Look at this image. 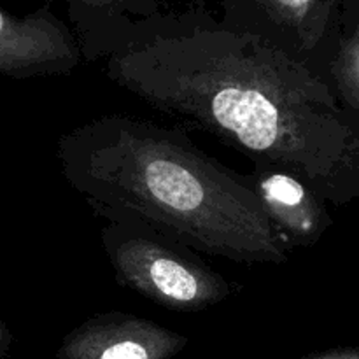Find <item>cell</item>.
<instances>
[{"mask_svg":"<svg viewBox=\"0 0 359 359\" xmlns=\"http://www.w3.org/2000/svg\"><path fill=\"white\" fill-rule=\"evenodd\" d=\"M316 74L332 88L340 105L359 118V21L339 32Z\"/></svg>","mask_w":359,"mask_h":359,"instance_id":"9","label":"cell"},{"mask_svg":"<svg viewBox=\"0 0 359 359\" xmlns=\"http://www.w3.org/2000/svg\"><path fill=\"white\" fill-rule=\"evenodd\" d=\"M55 151L67 184L102 219L245 266L284 265L294 252L248 175L200 149L184 126L111 112L62 133Z\"/></svg>","mask_w":359,"mask_h":359,"instance_id":"2","label":"cell"},{"mask_svg":"<svg viewBox=\"0 0 359 359\" xmlns=\"http://www.w3.org/2000/svg\"><path fill=\"white\" fill-rule=\"evenodd\" d=\"M100 241L116 283L167 311L202 312L242 290L195 251L144 224L107 221Z\"/></svg>","mask_w":359,"mask_h":359,"instance_id":"3","label":"cell"},{"mask_svg":"<svg viewBox=\"0 0 359 359\" xmlns=\"http://www.w3.org/2000/svg\"><path fill=\"white\" fill-rule=\"evenodd\" d=\"M188 337L126 312H104L67 333L60 359H168L184 349Z\"/></svg>","mask_w":359,"mask_h":359,"instance_id":"6","label":"cell"},{"mask_svg":"<svg viewBox=\"0 0 359 359\" xmlns=\"http://www.w3.org/2000/svg\"><path fill=\"white\" fill-rule=\"evenodd\" d=\"M359 21V0H342L340 6V25L339 32L347 30Z\"/></svg>","mask_w":359,"mask_h":359,"instance_id":"10","label":"cell"},{"mask_svg":"<svg viewBox=\"0 0 359 359\" xmlns=\"http://www.w3.org/2000/svg\"><path fill=\"white\" fill-rule=\"evenodd\" d=\"M248 177L270 223L293 251L314 245L332 226L326 200L291 172L256 165Z\"/></svg>","mask_w":359,"mask_h":359,"instance_id":"7","label":"cell"},{"mask_svg":"<svg viewBox=\"0 0 359 359\" xmlns=\"http://www.w3.org/2000/svg\"><path fill=\"white\" fill-rule=\"evenodd\" d=\"M11 342H13V335H11L7 326L4 325V321L0 319V358H2L4 354H7V351H9L11 347Z\"/></svg>","mask_w":359,"mask_h":359,"instance_id":"12","label":"cell"},{"mask_svg":"<svg viewBox=\"0 0 359 359\" xmlns=\"http://www.w3.org/2000/svg\"><path fill=\"white\" fill-rule=\"evenodd\" d=\"M83 60H105L126 48L144 27L172 14V0H65Z\"/></svg>","mask_w":359,"mask_h":359,"instance_id":"8","label":"cell"},{"mask_svg":"<svg viewBox=\"0 0 359 359\" xmlns=\"http://www.w3.org/2000/svg\"><path fill=\"white\" fill-rule=\"evenodd\" d=\"M83 63L76 34L48 6L27 16L0 7V76H67Z\"/></svg>","mask_w":359,"mask_h":359,"instance_id":"5","label":"cell"},{"mask_svg":"<svg viewBox=\"0 0 359 359\" xmlns=\"http://www.w3.org/2000/svg\"><path fill=\"white\" fill-rule=\"evenodd\" d=\"M105 76L154 111L291 172L321 198L359 196V118L321 76L202 9L153 21L105 58Z\"/></svg>","mask_w":359,"mask_h":359,"instance_id":"1","label":"cell"},{"mask_svg":"<svg viewBox=\"0 0 359 359\" xmlns=\"http://www.w3.org/2000/svg\"><path fill=\"white\" fill-rule=\"evenodd\" d=\"M304 359H359V347H337Z\"/></svg>","mask_w":359,"mask_h":359,"instance_id":"11","label":"cell"},{"mask_svg":"<svg viewBox=\"0 0 359 359\" xmlns=\"http://www.w3.org/2000/svg\"><path fill=\"white\" fill-rule=\"evenodd\" d=\"M340 6L342 0H221L219 23L316 72L339 35Z\"/></svg>","mask_w":359,"mask_h":359,"instance_id":"4","label":"cell"}]
</instances>
